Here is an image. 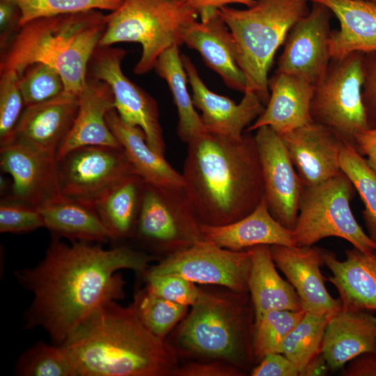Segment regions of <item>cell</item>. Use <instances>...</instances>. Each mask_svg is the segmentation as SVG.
I'll return each instance as SVG.
<instances>
[{
  "mask_svg": "<svg viewBox=\"0 0 376 376\" xmlns=\"http://www.w3.org/2000/svg\"><path fill=\"white\" fill-rule=\"evenodd\" d=\"M157 259L125 245L104 249L101 243L68 244L53 237L41 262L14 272L33 296L24 313L25 329L41 327L61 345L99 306L124 298L119 270L142 275Z\"/></svg>",
  "mask_w": 376,
  "mask_h": 376,
  "instance_id": "1",
  "label": "cell"
},
{
  "mask_svg": "<svg viewBox=\"0 0 376 376\" xmlns=\"http://www.w3.org/2000/svg\"><path fill=\"white\" fill-rule=\"evenodd\" d=\"M183 189L200 222L223 226L251 212L264 197L254 136L239 138L205 132L188 143Z\"/></svg>",
  "mask_w": 376,
  "mask_h": 376,
  "instance_id": "2",
  "label": "cell"
},
{
  "mask_svg": "<svg viewBox=\"0 0 376 376\" xmlns=\"http://www.w3.org/2000/svg\"><path fill=\"white\" fill-rule=\"evenodd\" d=\"M77 376H169L179 367L176 350L140 321L131 304L107 302L61 344Z\"/></svg>",
  "mask_w": 376,
  "mask_h": 376,
  "instance_id": "3",
  "label": "cell"
},
{
  "mask_svg": "<svg viewBox=\"0 0 376 376\" xmlns=\"http://www.w3.org/2000/svg\"><path fill=\"white\" fill-rule=\"evenodd\" d=\"M107 21L108 15L99 10L33 19L1 49L0 73L14 70L20 77L30 65L45 63L59 72L64 91L79 95Z\"/></svg>",
  "mask_w": 376,
  "mask_h": 376,
  "instance_id": "4",
  "label": "cell"
},
{
  "mask_svg": "<svg viewBox=\"0 0 376 376\" xmlns=\"http://www.w3.org/2000/svg\"><path fill=\"white\" fill-rule=\"evenodd\" d=\"M255 313L249 292L201 289L177 340L187 353L227 362L243 371L256 362Z\"/></svg>",
  "mask_w": 376,
  "mask_h": 376,
  "instance_id": "5",
  "label": "cell"
},
{
  "mask_svg": "<svg viewBox=\"0 0 376 376\" xmlns=\"http://www.w3.org/2000/svg\"><path fill=\"white\" fill-rule=\"evenodd\" d=\"M308 1L257 0L243 10L227 6L217 9L233 35L246 78L244 93H256L264 104L269 98L268 73L276 52L292 26L309 12Z\"/></svg>",
  "mask_w": 376,
  "mask_h": 376,
  "instance_id": "6",
  "label": "cell"
},
{
  "mask_svg": "<svg viewBox=\"0 0 376 376\" xmlns=\"http://www.w3.org/2000/svg\"><path fill=\"white\" fill-rule=\"evenodd\" d=\"M198 16L185 0H123L108 15L99 45L139 43L142 52L134 72L143 75L155 68L162 52L183 44L184 28Z\"/></svg>",
  "mask_w": 376,
  "mask_h": 376,
  "instance_id": "7",
  "label": "cell"
},
{
  "mask_svg": "<svg viewBox=\"0 0 376 376\" xmlns=\"http://www.w3.org/2000/svg\"><path fill=\"white\" fill-rule=\"evenodd\" d=\"M355 188L342 171L322 183L304 186L299 212L292 234L295 246H310L329 237L347 240L359 250H376L371 240L357 221L350 201Z\"/></svg>",
  "mask_w": 376,
  "mask_h": 376,
  "instance_id": "8",
  "label": "cell"
},
{
  "mask_svg": "<svg viewBox=\"0 0 376 376\" xmlns=\"http://www.w3.org/2000/svg\"><path fill=\"white\" fill-rule=\"evenodd\" d=\"M363 56L352 52L331 58L310 108L313 122L331 128L354 148L357 136L370 128L362 98Z\"/></svg>",
  "mask_w": 376,
  "mask_h": 376,
  "instance_id": "9",
  "label": "cell"
},
{
  "mask_svg": "<svg viewBox=\"0 0 376 376\" xmlns=\"http://www.w3.org/2000/svg\"><path fill=\"white\" fill-rule=\"evenodd\" d=\"M201 223L183 187L145 183L133 237L146 247L168 255L203 240Z\"/></svg>",
  "mask_w": 376,
  "mask_h": 376,
  "instance_id": "10",
  "label": "cell"
},
{
  "mask_svg": "<svg viewBox=\"0 0 376 376\" xmlns=\"http://www.w3.org/2000/svg\"><path fill=\"white\" fill-rule=\"evenodd\" d=\"M124 49L98 45L87 69V77L106 82L114 97L115 110L126 123L140 127L148 146L164 156L166 146L156 101L130 80L121 68Z\"/></svg>",
  "mask_w": 376,
  "mask_h": 376,
  "instance_id": "11",
  "label": "cell"
},
{
  "mask_svg": "<svg viewBox=\"0 0 376 376\" xmlns=\"http://www.w3.org/2000/svg\"><path fill=\"white\" fill-rule=\"evenodd\" d=\"M251 265L249 249L232 251L203 240L168 255L145 272L176 274L195 283L249 292Z\"/></svg>",
  "mask_w": 376,
  "mask_h": 376,
  "instance_id": "12",
  "label": "cell"
},
{
  "mask_svg": "<svg viewBox=\"0 0 376 376\" xmlns=\"http://www.w3.org/2000/svg\"><path fill=\"white\" fill-rule=\"evenodd\" d=\"M332 15L325 6L312 3L311 10L289 31L275 72L299 77L315 86L320 82L331 60Z\"/></svg>",
  "mask_w": 376,
  "mask_h": 376,
  "instance_id": "13",
  "label": "cell"
},
{
  "mask_svg": "<svg viewBox=\"0 0 376 376\" xmlns=\"http://www.w3.org/2000/svg\"><path fill=\"white\" fill-rule=\"evenodd\" d=\"M61 192L68 197L92 199L129 174L135 173L123 148L87 146L57 159Z\"/></svg>",
  "mask_w": 376,
  "mask_h": 376,
  "instance_id": "14",
  "label": "cell"
},
{
  "mask_svg": "<svg viewBox=\"0 0 376 376\" xmlns=\"http://www.w3.org/2000/svg\"><path fill=\"white\" fill-rule=\"evenodd\" d=\"M256 130L254 137L262 168L264 198L272 217L292 230L304 185L280 135L269 126Z\"/></svg>",
  "mask_w": 376,
  "mask_h": 376,
  "instance_id": "15",
  "label": "cell"
},
{
  "mask_svg": "<svg viewBox=\"0 0 376 376\" xmlns=\"http://www.w3.org/2000/svg\"><path fill=\"white\" fill-rule=\"evenodd\" d=\"M0 166L12 179L10 194L5 199L38 208L62 194L56 155L13 141L1 146Z\"/></svg>",
  "mask_w": 376,
  "mask_h": 376,
  "instance_id": "16",
  "label": "cell"
},
{
  "mask_svg": "<svg viewBox=\"0 0 376 376\" xmlns=\"http://www.w3.org/2000/svg\"><path fill=\"white\" fill-rule=\"evenodd\" d=\"M280 136L304 186L342 173L340 157L345 141L331 128L312 122Z\"/></svg>",
  "mask_w": 376,
  "mask_h": 376,
  "instance_id": "17",
  "label": "cell"
},
{
  "mask_svg": "<svg viewBox=\"0 0 376 376\" xmlns=\"http://www.w3.org/2000/svg\"><path fill=\"white\" fill-rule=\"evenodd\" d=\"M270 251L276 266L295 290L306 313L330 318L342 308L339 299L328 292L320 267L324 249L314 246L272 245Z\"/></svg>",
  "mask_w": 376,
  "mask_h": 376,
  "instance_id": "18",
  "label": "cell"
},
{
  "mask_svg": "<svg viewBox=\"0 0 376 376\" xmlns=\"http://www.w3.org/2000/svg\"><path fill=\"white\" fill-rule=\"evenodd\" d=\"M182 60L192 90L195 107L201 111V120L207 132L241 137L244 129L263 112L265 104L254 93L246 92L240 103L210 90L201 79L194 63L186 55Z\"/></svg>",
  "mask_w": 376,
  "mask_h": 376,
  "instance_id": "19",
  "label": "cell"
},
{
  "mask_svg": "<svg viewBox=\"0 0 376 376\" xmlns=\"http://www.w3.org/2000/svg\"><path fill=\"white\" fill-rule=\"evenodd\" d=\"M217 9L201 12L200 21L187 25L182 33V43L199 52L205 65L228 87L244 93L246 78L237 62L234 39Z\"/></svg>",
  "mask_w": 376,
  "mask_h": 376,
  "instance_id": "20",
  "label": "cell"
},
{
  "mask_svg": "<svg viewBox=\"0 0 376 376\" xmlns=\"http://www.w3.org/2000/svg\"><path fill=\"white\" fill-rule=\"evenodd\" d=\"M78 107L79 95L65 91L49 100L24 107L13 141H22L56 155L72 129Z\"/></svg>",
  "mask_w": 376,
  "mask_h": 376,
  "instance_id": "21",
  "label": "cell"
},
{
  "mask_svg": "<svg viewBox=\"0 0 376 376\" xmlns=\"http://www.w3.org/2000/svg\"><path fill=\"white\" fill-rule=\"evenodd\" d=\"M113 109L114 97L110 86L103 81L87 77L79 94V107L74 124L59 148L56 158L87 146L122 148L106 120L107 114Z\"/></svg>",
  "mask_w": 376,
  "mask_h": 376,
  "instance_id": "22",
  "label": "cell"
},
{
  "mask_svg": "<svg viewBox=\"0 0 376 376\" xmlns=\"http://www.w3.org/2000/svg\"><path fill=\"white\" fill-rule=\"evenodd\" d=\"M269 88L271 94L263 113L245 132L269 126L283 135L313 122L310 108L315 86L299 77L275 72Z\"/></svg>",
  "mask_w": 376,
  "mask_h": 376,
  "instance_id": "23",
  "label": "cell"
},
{
  "mask_svg": "<svg viewBox=\"0 0 376 376\" xmlns=\"http://www.w3.org/2000/svg\"><path fill=\"white\" fill-rule=\"evenodd\" d=\"M339 260L324 249V264L332 276L328 280L335 286L342 307L354 311H376V250L366 253L353 247Z\"/></svg>",
  "mask_w": 376,
  "mask_h": 376,
  "instance_id": "24",
  "label": "cell"
},
{
  "mask_svg": "<svg viewBox=\"0 0 376 376\" xmlns=\"http://www.w3.org/2000/svg\"><path fill=\"white\" fill-rule=\"evenodd\" d=\"M204 241L232 251H242L258 245L295 246L292 230L271 214L263 197L248 215L228 224H201Z\"/></svg>",
  "mask_w": 376,
  "mask_h": 376,
  "instance_id": "25",
  "label": "cell"
},
{
  "mask_svg": "<svg viewBox=\"0 0 376 376\" xmlns=\"http://www.w3.org/2000/svg\"><path fill=\"white\" fill-rule=\"evenodd\" d=\"M376 350V316L343 307L329 318L322 353L331 370L342 368L359 355Z\"/></svg>",
  "mask_w": 376,
  "mask_h": 376,
  "instance_id": "26",
  "label": "cell"
},
{
  "mask_svg": "<svg viewBox=\"0 0 376 376\" xmlns=\"http://www.w3.org/2000/svg\"><path fill=\"white\" fill-rule=\"evenodd\" d=\"M325 6L340 23L331 31L329 51L331 58L352 52L376 51V6L359 0H308Z\"/></svg>",
  "mask_w": 376,
  "mask_h": 376,
  "instance_id": "27",
  "label": "cell"
},
{
  "mask_svg": "<svg viewBox=\"0 0 376 376\" xmlns=\"http://www.w3.org/2000/svg\"><path fill=\"white\" fill-rule=\"evenodd\" d=\"M40 211L53 237L73 241L107 243L112 236L102 223L91 199L59 195L45 203Z\"/></svg>",
  "mask_w": 376,
  "mask_h": 376,
  "instance_id": "28",
  "label": "cell"
},
{
  "mask_svg": "<svg viewBox=\"0 0 376 376\" xmlns=\"http://www.w3.org/2000/svg\"><path fill=\"white\" fill-rule=\"evenodd\" d=\"M145 183L137 174H129L91 199L113 241L134 237Z\"/></svg>",
  "mask_w": 376,
  "mask_h": 376,
  "instance_id": "29",
  "label": "cell"
},
{
  "mask_svg": "<svg viewBox=\"0 0 376 376\" xmlns=\"http://www.w3.org/2000/svg\"><path fill=\"white\" fill-rule=\"evenodd\" d=\"M109 127L120 142L136 174L148 184L164 187H183L182 174L164 156L147 143L143 130L124 122L115 109L106 116Z\"/></svg>",
  "mask_w": 376,
  "mask_h": 376,
  "instance_id": "30",
  "label": "cell"
},
{
  "mask_svg": "<svg viewBox=\"0 0 376 376\" xmlns=\"http://www.w3.org/2000/svg\"><path fill=\"white\" fill-rule=\"evenodd\" d=\"M249 249L252 265L248 285L255 320L272 310H302L295 290L276 271L270 246L258 245Z\"/></svg>",
  "mask_w": 376,
  "mask_h": 376,
  "instance_id": "31",
  "label": "cell"
},
{
  "mask_svg": "<svg viewBox=\"0 0 376 376\" xmlns=\"http://www.w3.org/2000/svg\"><path fill=\"white\" fill-rule=\"evenodd\" d=\"M155 69L157 75L166 81L177 107L179 118L178 135L188 143L205 130L188 92L187 75L178 46L174 45L162 52L157 58Z\"/></svg>",
  "mask_w": 376,
  "mask_h": 376,
  "instance_id": "32",
  "label": "cell"
},
{
  "mask_svg": "<svg viewBox=\"0 0 376 376\" xmlns=\"http://www.w3.org/2000/svg\"><path fill=\"white\" fill-rule=\"evenodd\" d=\"M340 165L364 203L362 216L368 235L376 244V173L365 158L346 142L341 150Z\"/></svg>",
  "mask_w": 376,
  "mask_h": 376,
  "instance_id": "33",
  "label": "cell"
},
{
  "mask_svg": "<svg viewBox=\"0 0 376 376\" xmlns=\"http://www.w3.org/2000/svg\"><path fill=\"white\" fill-rule=\"evenodd\" d=\"M131 306L142 324L163 339L185 317L188 309V306L165 299L146 287L136 290Z\"/></svg>",
  "mask_w": 376,
  "mask_h": 376,
  "instance_id": "34",
  "label": "cell"
},
{
  "mask_svg": "<svg viewBox=\"0 0 376 376\" xmlns=\"http://www.w3.org/2000/svg\"><path fill=\"white\" fill-rule=\"evenodd\" d=\"M327 316L305 313L303 318L285 338L282 354L300 371L322 352Z\"/></svg>",
  "mask_w": 376,
  "mask_h": 376,
  "instance_id": "35",
  "label": "cell"
},
{
  "mask_svg": "<svg viewBox=\"0 0 376 376\" xmlns=\"http://www.w3.org/2000/svg\"><path fill=\"white\" fill-rule=\"evenodd\" d=\"M304 310H272L255 320L253 350L256 361L266 354L282 353L283 342L305 314Z\"/></svg>",
  "mask_w": 376,
  "mask_h": 376,
  "instance_id": "36",
  "label": "cell"
},
{
  "mask_svg": "<svg viewBox=\"0 0 376 376\" xmlns=\"http://www.w3.org/2000/svg\"><path fill=\"white\" fill-rule=\"evenodd\" d=\"M15 373L19 376H77L61 345L39 341L18 358Z\"/></svg>",
  "mask_w": 376,
  "mask_h": 376,
  "instance_id": "37",
  "label": "cell"
},
{
  "mask_svg": "<svg viewBox=\"0 0 376 376\" xmlns=\"http://www.w3.org/2000/svg\"><path fill=\"white\" fill-rule=\"evenodd\" d=\"M19 13V25L41 17L93 10L113 11L123 0H13Z\"/></svg>",
  "mask_w": 376,
  "mask_h": 376,
  "instance_id": "38",
  "label": "cell"
},
{
  "mask_svg": "<svg viewBox=\"0 0 376 376\" xmlns=\"http://www.w3.org/2000/svg\"><path fill=\"white\" fill-rule=\"evenodd\" d=\"M18 85L25 107L49 100L65 90L59 72L42 63L28 67L19 77Z\"/></svg>",
  "mask_w": 376,
  "mask_h": 376,
  "instance_id": "39",
  "label": "cell"
},
{
  "mask_svg": "<svg viewBox=\"0 0 376 376\" xmlns=\"http://www.w3.org/2000/svg\"><path fill=\"white\" fill-rule=\"evenodd\" d=\"M14 70L0 73V146L13 141L15 127L24 110V103Z\"/></svg>",
  "mask_w": 376,
  "mask_h": 376,
  "instance_id": "40",
  "label": "cell"
},
{
  "mask_svg": "<svg viewBox=\"0 0 376 376\" xmlns=\"http://www.w3.org/2000/svg\"><path fill=\"white\" fill-rule=\"evenodd\" d=\"M142 276L149 290L165 299L181 305L193 306L201 292V288L195 283L176 274L144 272Z\"/></svg>",
  "mask_w": 376,
  "mask_h": 376,
  "instance_id": "41",
  "label": "cell"
},
{
  "mask_svg": "<svg viewBox=\"0 0 376 376\" xmlns=\"http://www.w3.org/2000/svg\"><path fill=\"white\" fill-rule=\"evenodd\" d=\"M45 228L38 208L17 201L3 199L0 204V232L24 233Z\"/></svg>",
  "mask_w": 376,
  "mask_h": 376,
  "instance_id": "42",
  "label": "cell"
},
{
  "mask_svg": "<svg viewBox=\"0 0 376 376\" xmlns=\"http://www.w3.org/2000/svg\"><path fill=\"white\" fill-rule=\"evenodd\" d=\"M363 102L370 128L376 127V51L364 54Z\"/></svg>",
  "mask_w": 376,
  "mask_h": 376,
  "instance_id": "43",
  "label": "cell"
},
{
  "mask_svg": "<svg viewBox=\"0 0 376 376\" xmlns=\"http://www.w3.org/2000/svg\"><path fill=\"white\" fill-rule=\"evenodd\" d=\"M244 371L221 360L212 362H190L178 367L176 376H240Z\"/></svg>",
  "mask_w": 376,
  "mask_h": 376,
  "instance_id": "44",
  "label": "cell"
},
{
  "mask_svg": "<svg viewBox=\"0 0 376 376\" xmlns=\"http://www.w3.org/2000/svg\"><path fill=\"white\" fill-rule=\"evenodd\" d=\"M251 376H299V370L282 353L266 354L260 363L252 368Z\"/></svg>",
  "mask_w": 376,
  "mask_h": 376,
  "instance_id": "45",
  "label": "cell"
},
{
  "mask_svg": "<svg viewBox=\"0 0 376 376\" xmlns=\"http://www.w3.org/2000/svg\"><path fill=\"white\" fill-rule=\"evenodd\" d=\"M19 10L13 0H0V46L3 49L20 27Z\"/></svg>",
  "mask_w": 376,
  "mask_h": 376,
  "instance_id": "46",
  "label": "cell"
},
{
  "mask_svg": "<svg viewBox=\"0 0 376 376\" xmlns=\"http://www.w3.org/2000/svg\"><path fill=\"white\" fill-rule=\"evenodd\" d=\"M343 376H376V350L363 353L347 363Z\"/></svg>",
  "mask_w": 376,
  "mask_h": 376,
  "instance_id": "47",
  "label": "cell"
},
{
  "mask_svg": "<svg viewBox=\"0 0 376 376\" xmlns=\"http://www.w3.org/2000/svg\"><path fill=\"white\" fill-rule=\"evenodd\" d=\"M354 148L365 159L369 167L376 173V127L359 133L355 139Z\"/></svg>",
  "mask_w": 376,
  "mask_h": 376,
  "instance_id": "48",
  "label": "cell"
},
{
  "mask_svg": "<svg viewBox=\"0 0 376 376\" xmlns=\"http://www.w3.org/2000/svg\"><path fill=\"white\" fill-rule=\"evenodd\" d=\"M186 3L198 12L217 9L230 3H241L247 7L252 6L257 0H185Z\"/></svg>",
  "mask_w": 376,
  "mask_h": 376,
  "instance_id": "49",
  "label": "cell"
},
{
  "mask_svg": "<svg viewBox=\"0 0 376 376\" xmlns=\"http://www.w3.org/2000/svg\"><path fill=\"white\" fill-rule=\"evenodd\" d=\"M329 369L328 362L321 352L304 366L299 376H324L328 374Z\"/></svg>",
  "mask_w": 376,
  "mask_h": 376,
  "instance_id": "50",
  "label": "cell"
},
{
  "mask_svg": "<svg viewBox=\"0 0 376 376\" xmlns=\"http://www.w3.org/2000/svg\"><path fill=\"white\" fill-rule=\"evenodd\" d=\"M359 1H366V2L370 3L376 6V0H359Z\"/></svg>",
  "mask_w": 376,
  "mask_h": 376,
  "instance_id": "51",
  "label": "cell"
}]
</instances>
